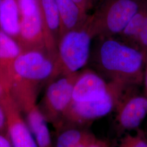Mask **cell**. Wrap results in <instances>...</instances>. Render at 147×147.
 Instances as JSON below:
<instances>
[{"mask_svg":"<svg viewBox=\"0 0 147 147\" xmlns=\"http://www.w3.org/2000/svg\"><path fill=\"white\" fill-rule=\"evenodd\" d=\"M89 62L109 82L136 87L143 82L146 55L116 37H96Z\"/></svg>","mask_w":147,"mask_h":147,"instance_id":"obj_1","label":"cell"},{"mask_svg":"<svg viewBox=\"0 0 147 147\" xmlns=\"http://www.w3.org/2000/svg\"><path fill=\"white\" fill-rule=\"evenodd\" d=\"M90 24L96 37H117L146 0H102Z\"/></svg>","mask_w":147,"mask_h":147,"instance_id":"obj_2","label":"cell"},{"mask_svg":"<svg viewBox=\"0 0 147 147\" xmlns=\"http://www.w3.org/2000/svg\"><path fill=\"white\" fill-rule=\"evenodd\" d=\"M94 38L89 16L84 25L61 36L58 56L64 74L79 73L89 63Z\"/></svg>","mask_w":147,"mask_h":147,"instance_id":"obj_3","label":"cell"},{"mask_svg":"<svg viewBox=\"0 0 147 147\" xmlns=\"http://www.w3.org/2000/svg\"><path fill=\"white\" fill-rule=\"evenodd\" d=\"M129 87L115 83L112 89L99 99L86 102L72 101L63 116L62 123L67 121L68 124L80 126L107 116L116 110Z\"/></svg>","mask_w":147,"mask_h":147,"instance_id":"obj_4","label":"cell"},{"mask_svg":"<svg viewBox=\"0 0 147 147\" xmlns=\"http://www.w3.org/2000/svg\"><path fill=\"white\" fill-rule=\"evenodd\" d=\"M79 73L64 74L47 86L40 110L47 122L56 127L62 124L63 116L73 101L74 84Z\"/></svg>","mask_w":147,"mask_h":147,"instance_id":"obj_5","label":"cell"},{"mask_svg":"<svg viewBox=\"0 0 147 147\" xmlns=\"http://www.w3.org/2000/svg\"><path fill=\"white\" fill-rule=\"evenodd\" d=\"M116 121L123 131L140 128L147 116V96L139 94L136 87L127 89L116 108Z\"/></svg>","mask_w":147,"mask_h":147,"instance_id":"obj_6","label":"cell"},{"mask_svg":"<svg viewBox=\"0 0 147 147\" xmlns=\"http://www.w3.org/2000/svg\"><path fill=\"white\" fill-rule=\"evenodd\" d=\"M93 69H85L79 72L74 84L73 101L86 102L104 97L114 85Z\"/></svg>","mask_w":147,"mask_h":147,"instance_id":"obj_7","label":"cell"},{"mask_svg":"<svg viewBox=\"0 0 147 147\" xmlns=\"http://www.w3.org/2000/svg\"><path fill=\"white\" fill-rule=\"evenodd\" d=\"M14 70L22 79L40 81L53 75L55 65L53 61L42 53L31 51L20 54L15 59Z\"/></svg>","mask_w":147,"mask_h":147,"instance_id":"obj_8","label":"cell"},{"mask_svg":"<svg viewBox=\"0 0 147 147\" xmlns=\"http://www.w3.org/2000/svg\"><path fill=\"white\" fill-rule=\"evenodd\" d=\"M7 98L0 102L7 117V135L12 147H38L19 108Z\"/></svg>","mask_w":147,"mask_h":147,"instance_id":"obj_9","label":"cell"},{"mask_svg":"<svg viewBox=\"0 0 147 147\" xmlns=\"http://www.w3.org/2000/svg\"><path fill=\"white\" fill-rule=\"evenodd\" d=\"M21 15L20 34L26 40L38 37L43 30L42 16L38 0H18Z\"/></svg>","mask_w":147,"mask_h":147,"instance_id":"obj_10","label":"cell"},{"mask_svg":"<svg viewBox=\"0 0 147 147\" xmlns=\"http://www.w3.org/2000/svg\"><path fill=\"white\" fill-rule=\"evenodd\" d=\"M22 113L38 147H53L47 121L33 101H27Z\"/></svg>","mask_w":147,"mask_h":147,"instance_id":"obj_11","label":"cell"},{"mask_svg":"<svg viewBox=\"0 0 147 147\" xmlns=\"http://www.w3.org/2000/svg\"><path fill=\"white\" fill-rule=\"evenodd\" d=\"M56 1L61 19L62 35L84 25L88 16H86L82 14L73 0Z\"/></svg>","mask_w":147,"mask_h":147,"instance_id":"obj_12","label":"cell"},{"mask_svg":"<svg viewBox=\"0 0 147 147\" xmlns=\"http://www.w3.org/2000/svg\"><path fill=\"white\" fill-rule=\"evenodd\" d=\"M20 10L16 0H2L0 7L1 30L14 36L20 33Z\"/></svg>","mask_w":147,"mask_h":147,"instance_id":"obj_13","label":"cell"},{"mask_svg":"<svg viewBox=\"0 0 147 147\" xmlns=\"http://www.w3.org/2000/svg\"><path fill=\"white\" fill-rule=\"evenodd\" d=\"M147 16V0L117 36L122 42L136 47L138 38ZM138 49V48H137Z\"/></svg>","mask_w":147,"mask_h":147,"instance_id":"obj_14","label":"cell"},{"mask_svg":"<svg viewBox=\"0 0 147 147\" xmlns=\"http://www.w3.org/2000/svg\"><path fill=\"white\" fill-rule=\"evenodd\" d=\"M68 126L60 125L56 127L59 130L53 147H78L88 132L80 126L68 124Z\"/></svg>","mask_w":147,"mask_h":147,"instance_id":"obj_15","label":"cell"},{"mask_svg":"<svg viewBox=\"0 0 147 147\" xmlns=\"http://www.w3.org/2000/svg\"><path fill=\"white\" fill-rule=\"evenodd\" d=\"M43 25L53 33L61 30V19L56 0H39Z\"/></svg>","mask_w":147,"mask_h":147,"instance_id":"obj_16","label":"cell"},{"mask_svg":"<svg viewBox=\"0 0 147 147\" xmlns=\"http://www.w3.org/2000/svg\"><path fill=\"white\" fill-rule=\"evenodd\" d=\"M11 37L0 30V59H16L21 54L20 47Z\"/></svg>","mask_w":147,"mask_h":147,"instance_id":"obj_17","label":"cell"},{"mask_svg":"<svg viewBox=\"0 0 147 147\" xmlns=\"http://www.w3.org/2000/svg\"><path fill=\"white\" fill-rule=\"evenodd\" d=\"M118 147H147V134L140 128L129 131L121 139Z\"/></svg>","mask_w":147,"mask_h":147,"instance_id":"obj_18","label":"cell"},{"mask_svg":"<svg viewBox=\"0 0 147 147\" xmlns=\"http://www.w3.org/2000/svg\"><path fill=\"white\" fill-rule=\"evenodd\" d=\"M137 47L147 56V16L137 40ZM147 58V57H146Z\"/></svg>","mask_w":147,"mask_h":147,"instance_id":"obj_19","label":"cell"},{"mask_svg":"<svg viewBox=\"0 0 147 147\" xmlns=\"http://www.w3.org/2000/svg\"><path fill=\"white\" fill-rule=\"evenodd\" d=\"M86 16H88V12L94 5L93 0H73Z\"/></svg>","mask_w":147,"mask_h":147,"instance_id":"obj_20","label":"cell"},{"mask_svg":"<svg viewBox=\"0 0 147 147\" xmlns=\"http://www.w3.org/2000/svg\"><path fill=\"white\" fill-rule=\"evenodd\" d=\"M0 133L7 134V117L5 111L0 102Z\"/></svg>","mask_w":147,"mask_h":147,"instance_id":"obj_21","label":"cell"},{"mask_svg":"<svg viewBox=\"0 0 147 147\" xmlns=\"http://www.w3.org/2000/svg\"><path fill=\"white\" fill-rule=\"evenodd\" d=\"M95 138V137L94 135L88 132L84 140L80 142L78 147H89Z\"/></svg>","mask_w":147,"mask_h":147,"instance_id":"obj_22","label":"cell"},{"mask_svg":"<svg viewBox=\"0 0 147 147\" xmlns=\"http://www.w3.org/2000/svg\"><path fill=\"white\" fill-rule=\"evenodd\" d=\"M0 147H12L7 134L0 133Z\"/></svg>","mask_w":147,"mask_h":147,"instance_id":"obj_23","label":"cell"},{"mask_svg":"<svg viewBox=\"0 0 147 147\" xmlns=\"http://www.w3.org/2000/svg\"><path fill=\"white\" fill-rule=\"evenodd\" d=\"M89 147H109V146L106 142L98 140L95 137Z\"/></svg>","mask_w":147,"mask_h":147,"instance_id":"obj_24","label":"cell"},{"mask_svg":"<svg viewBox=\"0 0 147 147\" xmlns=\"http://www.w3.org/2000/svg\"><path fill=\"white\" fill-rule=\"evenodd\" d=\"M143 82H144V94L146 95L147 96V57L146 58V69L144 70Z\"/></svg>","mask_w":147,"mask_h":147,"instance_id":"obj_25","label":"cell"},{"mask_svg":"<svg viewBox=\"0 0 147 147\" xmlns=\"http://www.w3.org/2000/svg\"><path fill=\"white\" fill-rule=\"evenodd\" d=\"M3 94L5 95V94H4V88H3V86L2 84V83L0 82V99H1V98L2 97Z\"/></svg>","mask_w":147,"mask_h":147,"instance_id":"obj_26","label":"cell"},{"mask_svg":"<svg viewBox=\"0 0 147 147\" xmlns=\"http://www.w3.org/2000/svg\"><path fill=\"white\" fill-rule=\"evenodd\" d=\"M102 0H93V3H94V5L95 4H96V3H98V2H101L102 1Z\"/></svg>","mask_w":147,"mask_h":147,"instance_id":"obj_27","label":"cell"},{"mask_svg":"<svg viewBox=\"0 0 147 147\" xmlns=\"http://www.w3.org/2000/svg\"><path fill=\"white\" fill-rule=\"evenodd\" d=\"M1 3H2V0H0V7H1Z\"/></svg>","mask_w":147,"mask_h":147,"instance_id":"obj_28","label":"cell"},{"mask_svg":"<svg viewBox=\"0 0 147 147\" xmlns=\"http://www.w3.org/2000/svg\"></svg>","mask_w":147,"mask_h":147,"instance_id":"obj_29","label":"cell"}]
</instances>
